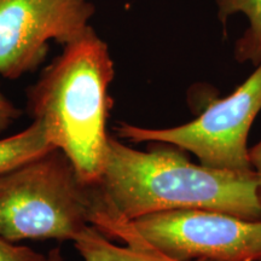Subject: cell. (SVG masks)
Segmentation results:
<instances>
[{"label":"cell","mask_w":261,"mask_h":261,"mask_svg":"<svg viewBox=\"0 0 261 261\" xmlns=\"http://www.w3.org/2000/svg\"><path fill=\"white\" fill-rule=\"evenodd\" d=\"M146 151L109 136L99 180L93 185L91 225L135 221L167 211L204 210L261 219L254 171L233 172L195 165L181 149L151 142Z\"/></svg>","instance_id":"cell-1"},{"label":"cell","mask_w":261,"mask_h":261,"mask_svg":"<svg viewBox=\"0 0 261 261\" xmlns=\"http://www.w3.org/2000/svg\"><path fill=\"white\" fill-rule=\"evenodd\" d=\"M114 76L109 47L91 25L64 45L27 90L29 114L44 125L55 148L70 160L89 187L99 180L106 161Z\"/></svg>","instance_id":"cell-2"},{"label":"cell","mask_w":261,"mask_h":261,"mask_svg":"<svg viewBox=\"0 0 261 261\" xmlns=\"http://www.w3.org/2000/svg\"><path fill=\"white\" fill-rule=\"evenodd\" d=\"M92 213V188L60 149L0 175V236L10 242H74Z\"/></svg>","instance_id":"cell-3"},{"label":"cell","mask_w":261,"mask_h":261,"mask_svg":"<svg viewBox=\"0 0 261 261\" xmlns=\"http://www.w3.org/2000/svg\"><path fill=\"white\" fill-rule=\"evenodd\" d=\"M261 112V63L232 93L214 99L192 121L169 128H144L120 122L117 138L132 143L160 142L189 151L207 167L252 172L247 140Z\"/></svg>","instance_id":"cell-4"},{"label":"cell","mask_w":261,"mask_h":261,"mask_svg":"<svg viewBox=\"0 0 261 261\" xmlns=\"http://www.w3.org/2000/svg\"><path fill=\"white\" fill-rule=\"evenodd\" d=\"M132 224L146 242L175 259L261 261V219L179 210L145 215Z\"/></svg>","instance_id":"cell-5"},{"label":"cell","mask_w":261,"mask_h":261,"mask_svg":"<svg viewBox=\"0 0 261 261\" xmlns=\"http://www.w3.org/2000/svg\"><path fill=\"white\" fill-rule=\"evenodd\" d=\"M92 0H0V75L16 80L45 61L50 42L64 46L91 27Z\"/></svg>","instance_id":"cell-6"},{"label":"cell","mask_w":261,"mask_h":261,"mask_svg":"<svg viewBox=\"0 0 261 261\" xmlns=\"http://www.w3.org/2000/svg\"><path fill=\"white\" fill-rule=\"evenodd\" d=\"M83 261H204L180 260L149 244L129 221H115L97 230L89 225L74 241Z\"/></svg>","instance_id":"cell-7"},{"label":"cell","mask_w":261,"mask_h":261,"mask_svg":"<svg viewBox=\"0 0 261 261\" xmlns=\"http://www.w3.org/2000/svg\"><path fill=\"white\" fill-rule=\"evenodd\" d=\"M55 149L57 148L51 143L44 125L33 120L22 132L0 139V175Z\"/></svg>","instance_id":"cell-8"},{"label":"cell","mask_w":261,"mask_h":261,"mask_svg":"<svg viewBox=\"0 0 261 261\" xmlns=\"http://www.w3.org/2000/svg\"><path fill=\"white\" fill-rule=\"evenodd\" d=\"M218 16L226 22L228 16L243 14L249 25L238 39L234 46V58L240 63H250L257 67L261 63V0H215Z\"/></svg>","instance_id":"cell-9"},{"label":"cell","mask_w":261,"mask_h":261,"mask_svg":"<svg viewBox=\"0 0 261 261\" xmlns=\"http://www.w3.org/2000/svg\"><path fill=\"white\" fill-rule=\"evenodd\" d=\"M46 255L35 252L32 248L17 246L0 236V261H45Z\"/></svg>","instance_id":"cell-10"},{"label":"cell","mask_w":261,"mask_h":261,"mask_svg":"<svg viewBox=\"0 0 261 261\" xmlns=\"http://www.w3.org/2000/svg\"><path fill=\"white\" fill-rule=\"evenodd\" d=\"M19 116L21 110L0 91V132L9 128Z\"/></svg>","instance_id":"cell-11"},{"label":"cell","mask_w":261,"mask_h":261,"mask_svg":"<svg viewBox=\"0 0 261 261\" xmlns=\"http://www.w3.org/2000/svg\"><path fill=\"white\" fill-rule=\"evenodd\" d=\"M249 160L257 182V194L261 202V140L253 148H249Z\"/></svg>","instance_id":"cell-12"},{"label":"cell","mask_w":261,"mask_h":261,"mask_svg":"<svg viewBox=\"0 0 261 261\" xmlns=\"http://www.w3.org/2000/svg\"><path fill=\"white\" fill-rule=\"evenodd\" d=\"M45 261H65L63 254H62V250L60 247L54 248L50 252L47 253L46 257H45Z\"/></svg>","instance_id":"cell-13"}]
</instances>
